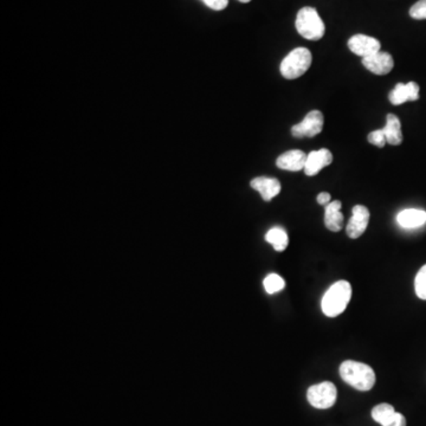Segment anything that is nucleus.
Segmentation results:
<instances>
[{
    "label": "nucleus",
    "instance_id": "412c9836",
    "mask_svg": "<svg viewBox=\"0 0 426 426\" xmlns=\"http://www.w3.org/2000/svg\"><path fill=\"white\" fill-rule=\"evenodd\" d=\"M410 15L413 20H426V0H419L411 8Z\"/></svg>",
    "mask_w": 426,
    "mask_h": 426
},
{
    "label": "nucleus",
    "instance_id": "393cba45",
    "mask_svg": "<svg viewBox=\"0 0 426 426\" xmlns=\"http://www.w3.org/2000/svg\"><path fill=\"white\" fill-rule=\"evenodd\" d=\"M330 199H332V197H330V194L328 192H321L319 196H318V198H316L318 203H319L320 205H322V206H327V205L330 203Z\"/></svg>",
    "mask_w": 426,
    "mask_h": 426
},
{
    "label": "nucleus",
    "instance_id": "aec40b11",
    "mask_svg": "<svg viewBox=\"0 0 426 426\" xmlns=\"http://www.w3.org/2000/svg\"><path fill=\"white\" fill-rule=\"evenodd\" d=\"M416 294L420 299L426 301V264L423 265L415 278Z\"/></svg>",
    "mask_w": 426,
    "mask_h": 426
},
{
    "label": "nucleus",
    "instance_id": "9d476101",
    "mask_svg": "<svg viewBox=\"0 0 426 426\" xmlns=\"http://www.w3.org/2000/svg\"><path fill=\"white\" fill-rule=\"evenodd\" d=\"M332 162H333V154L330 153L329 150L322 148V150H313L308 154L304 173L308 177H314L321 172V169L329 166Z\"/></svg>",
    "mask_w": 426,
    "mask_h": 426
},
{
    "label": "nucleus",
    "instance_id": "5701e85b",
    "mask_svg": "<svg viewBox=\"0 0 426 426\" xmlns=\"http://www.w3.org/2000/svg\"><path fill=\"white\" fill-rule=\"evenodd\" d=\"M204 4L208 8L215 10V11H222L224 8H227L229 4V0H201Z\"/></svg>",
    "mask_w": 426,
    "mask_h": 426
},
{
    "label": "nucleus",
    "instance_id": "2eb2a0df",
    "mask_svg": "<svg viewBox=\"0 0 426 426\" xmlns=\"http://www.w3.org/2000/svg\"><path fill=\"white\" fill-rule=\"evenodd\" d=\"M397 222L404 229H417L426 223V212L418 208H407L397 215Z\"/></svg>",
    "mask_w": 426,
    "mask_h": 426
},
{
    "label": "nucleus",
    "instance_id": "ddd939ff",
    "mask_svg": "<svg viewBox=\"0 0 426 426\" xmlns=\"http://www.w3.org/2000/svg\"><path fill=\"white\" fill-rule=\"evenodd\" d=\"M250 185H251V187L254 188L255 191H257L261 194L262 198L265 201H270L273 198H275L281 192V188H282L280 181L277 180L276 178H255L251 180Z\"/></svg>",
    "mask_w": 426,
    "mask_h": 426
},
{
    "label": "nucleus",
    "instance_id": "a878e982",
    "mask_svg": "<svg viewBox=\"0 0 426 426\" xmlns=\"http://www.w3.org/2000/svg\"><path fill=\"white\" fill-rule=\"evenodd\" d=\"M239 1H241V3H250L251 0H239Z\"/></svg>",
    "mask_w": 426,
    "mask_h": 426
},
{
    "label": "nucleus",
    "instance_id": "9b49d317",
    "mask_svg": "<svg viewBox=\"0 0 426 426\" xmlns=\"http://www.w3.org/2000/svg\"><path fill=\"white\" fill-rule=\"evenodd\" d=\"M307 154L304 150H292L285 152L277 157L276 166L278 169L290 172H299L306 167L307 162Z\"/></svg>",
    "mask_w": 426,
    "mask_h": 426
},
{
    "label": "nucleus",
    "instance_id": "20e7f679",
    "mask_svg": "<svg viewBox=\"0 0 426 426\" xmlns=\"http://www.w3.org/2000/svg\"><path fill=\"white\" fill-rule=\"evenodd\" d=\"M311 61V52L307 48H296L281 63V73L287 80L299 78L309 70Z\"/></svg>",
    "mask_w": 426,
    "mask_h": 426
},
{
    "label": "nucleus",
    "instance_id": "dca6fc26",
    "mask_svg": "<svg viewBox=\"0 0 426 426\" xmlns=\"http://www.w3.org/2000/svg\"><path fill=\"white\" fill-rule=\"evenodd\" d=\"M388 143L392 146H399L403 142V133H402V125L398 116L395 114H388L386 119V126L383 128Z\"/></svg>",
    "mask_w": 426,
    "mask_h": 426
},
{
    "label": "nucleus",
    "instance_id": "6e6552de",
    "mask_svg": "<svg viewBox=\"0 0 426 426\" xmlns=\"http://www.w3.org/2000/svg\"><path fill=\"white\" fill-rule=\"evenodd\" d=\"M348 48L353 54L365 58L369 57L371 55L379 52L381 44L374 37H369V36L366 35H354L348 41Z\"/></svg>",
    "mask_w": 426,
    "mask_h": 426
},
{
    "label": "nucleus",
    "instance_id": "f257e3e1",
    "mask_svg": "<svg viewBox=\"0 0 426 426\" xmlns=\"http://www.w3.org/2000/svg\"><path fill=\"white\" fill-rule=\"evenodd\" d=\"M340 376L342 381L357 391H369L376 385V373L372 367L359 361H343L340 365Z\"/></svg>",
    "mask_w": 426,
    "mask_h": 426
},
{
    "label": "nucleus",
    "instance_id": "f03ea898",
    "mask_svg": "<svg viewBox=\"0 0 426 426\" xmlns=\"http://www.w3.org/2000/svg\"><path fill=\"white\" fill-rule=\"evenodd\" d=\"M352 297V285L347 281H338L332 284L323 295L321 308L328 318H336L346 311Z\"/></svg>",
    "mask_w": 426,
    "mask_h": 426
},
{
    "label": "nucleus",
    "instance_id": "6ab92c4d",
    "mask_svg": "<svg viewBox=\"0 0 426 426\" xmlns=\"http://www.w3.org/2000/svg\"><path fill=\"white\" fill-rule=\"evenodd\" d=\"M263 285H264L265 292L268 294H276V292L283 290L285 282L280 275L269 274L263 281Z\"/></svg>",
    "mask_w": 426,
    "mask_h": 426
},
{
    "label": "nucleus",
    "instance_id": "4468645a",
    "mask_svg": "<svg viewBox=\"0 0 426 426\" xmlns=\"http://www.w3.org/2000/svg\"><path fill=\"white\" fill-rule=\"evenodd\" d=\"M342 204L340 200L330 201L325 208V225L333 232H339L343 227V215L341 213Z\"/></svg>",
    "mask_w": 426,
    "mask_h": 426
},
{
    "label": "nucleus",
    "instance_id": "f8f14e48",
    "mask_svg": "<svg viewBox=\"0 0 426 426\" xmlns=\"http://www.w3.org/2000/svg\"><path fill=\"white\" fill-rule=\"evenodd\" d=\"M419 99V85L416 82H409L407 85L398 83L396 88L388 94V100L395 106H400L407 101H417Z\"/></svg>",
    "mask_w": 426,
    "mask_h": 426
},
{
    "label": "nucleus",
    "instance_id": "0eeeda50",
    "mask_svg": "<svg viewBox=\"0 0 426 426\" xmlns=\"http://www.w3.org/2000/svg\"><path fill=\"white\" fill-rule=\"evenodd\" d=\"M369 208L362 206V205L354 206L353 211H352V218L350 219V222L346 227L347 236L352 239H359L369 227Z\"/></svg>",
    "mask_w": 426,
    "mask_h": 426
},
{
    "label": "nucleus",
    "instance_id": "39448f33",
    "mask_svg": "<svg viewBox=\"0 0 426 426\" xmlns=\"http://www.w3.org/2000/svg\"><path fill=\"white\" fill-rule=\"evenodd\" d=\"M307 399L311 406L319 410H327L338 399V390L330 381H323L308 388Z\"/></svg>",
    "mask_w": 426,
    "mask_h": 426
},
{
    "label": "nucleus",
    "instance_id": "b1692460",
    "mask_svg": "<svg viewBox=\"0 0 426 426\" xmlns=\"http://www.w3.org/2000/svg\"><path fill=\"white\" fill-rule=\"evenodd\" d=\"M388 426H406V418L399 412H397L396 418L393 419Z\"/></svg>",
    "mask_w": 426,
    "mask_h": 426
},
{
    "label": "nucleus",
    "instance_id": "a211bd4d",
    "mask_svg": "<svg viewBox=\"0 0 426 426\" xmlns=\"http://www.w3.org/2000/svg\"><path fill=\"white\" fill-rule=\"evenodd\" d=\"M397 411L395 407L390 404H379L373 407L372 418L381 426H388L390 423L396 418Z\"/></svg>",
    "mask_w": 426,
    "mask_h": 426
},
{
    "label": "nucleus",
    "instance_id": "4be33fe9",
    "mask_svg": "<svg viewBox=\"0 0 426 426\" xmlns=\"http://www.w3.org/2000/svg\"><path fill=\"white\" fill-rule=\"evenodd\" d=\"M367 139H369V143H372V145L379 147V148H383V147H385V145L388 143V140H386L385 132L383 128H381V129H376V131L372 132V133H369V138Z\"/></svg>",
    "mask_w": 426,
    "mask_h": 426
},
{
    "label": "nucleus",
    "instance_id": "423d86ee",
    "mask_svg": "<svg viewBox=\"0 0 426 426\" xmlns=\"http://www.w3.org/2000/svg\"><path fill=\"white\" fill-rule=\"evenodd\" d=\"M323 123H325V119H323L322 113L320 111H311L302 120V122L292 126V136L299 139L314 138L322 132Z\"/></svg>",
    "mask_w": 426,
    "mask_h": 426
},
{
    "label": "nucleus",
    "instance_id": "1a4fd4ad",
    "mask_svg": "<svg viewBox=\"0 0 426 426\" xmlns=\"http://www.w3.org/2000/svg\"><path fill=\"white\" fill-rule=\"evenodd\" d=\"M362 64L371 73L383 76V75L391 73L395 66V61L388 52L379 51L376 54L371 55L369 57L362 58Z\"/></svg>",
    "mask_w": 426,
    "mask_h": 426
},
{
    "label": "nucleus",
    "instance_id": "f3484780",
    "mask_svg": "<svg viewBox=\"0 0 426 426\" xmlns=\"http://www.w3.org/2000/svg\"><path fill=\"white\" fill-rule=\"evenodd\" d=\"M265 241L274 246V249L282 253L288 246V234L282 227H273L265 234Z\"/></svg>",
    "mask_w": 426,
    "mask_h": 426
},
{
    "label": "nucleus",
    "instance_id": "7ed1b4c3",
    "mask_svg": "<svg viewBox=\"0 0 426 426\" xmlns=\"http://www.w3.org/2000/svg\"><path fill=\"white\" fill-rule=\"evenodd\" d=\"M295 25L299 35L309 41H320L326 31V27L319 13L311 6H306L299 10L296 17Z\"/></svg>",
    "mask_w": 426,
    "mask_h": 426
}]
</instances>
